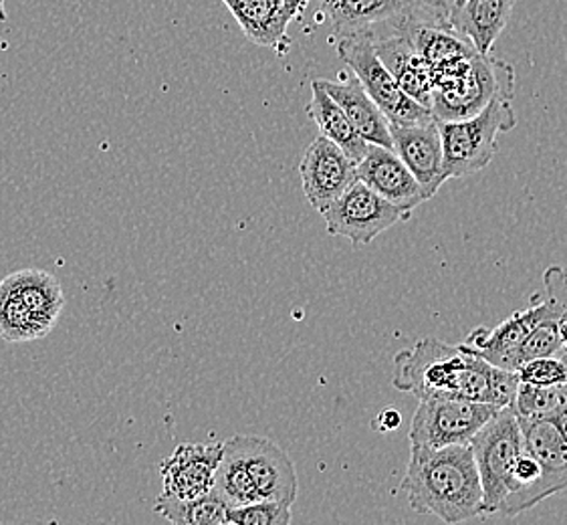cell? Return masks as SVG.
<instances>
[{"label": "cell", "instance_id": "cell-1", "mask_svg": "<svg viewBox=\"0 0 567 525\" xmlns=\"http://www.w3.org/2000/svg\"><path fill=\"white\" fill-rule=\"evenodd\" d=\"M392 384L416 399L475 400L493 406H507L515 399L519 380L515 372L501 370L465 348L424 338L414 348L398 352Z\"/></svg>", "mask_w": 567, "mask_h": 525}, {"label": "cell", "instance_id": "cell-2", "mask_svg": "<svg viewBox=\"0 0 567 525\" xmlns=\"http://www.w3.org/2000/svg\"><path fill=\"white\" fill-rule=\"evenodd\" d=\"M400 490L416 514L434 515L444 524L483 517V487L471 443L410 449Z\"/></svg>", "mask_w": 567, "mask_h": 525}, {"label": "cell", "instance_id": "cell-3", "mask_svg": "<svg viewBox=\"0 0 567 525\" xmlns=\"http://www.w3.org/2000/svg\"><path fill=\"white\" fill-rule=\"evenodd\" d=\"M443 140V166L446 181L465 178L485 171L495 152L497 137L517 126L511 100L497 97L483 112L458 122H439Z\"/></svg>", "mask_w": 567, "mask_h": 525}, {"label": "cell", "instance_id": "cell-4", "mask_svg": "<svg viewBox=\"0 0 567 525\" xmlns=\"http://www.w3.org/2000/svg\"><path fill=\"white\" fill-rule=\"evenodd\" d=\"M515 81V69L507 61L477 53L461 73L434 85L432 115L439 122L473 117L497 97L513 100Z\"/></svg>", "mask_w": 567, "mask_h": 525}, {"label": "cell", "instance_id": "cell-5", "mask_svg": "<svg viewBox=\"0 0 567 525\" xmlns=\"http://www.w3.org/2000/svg\"><path fill=\"white\" fill-rule=\"evenodd\" d=\"M483 487V515L499 514L501 503L509 493L511 473L522 455V424L513 406H501L471 439Z\"/></svg>", "mask_w": 567, "mask_h": 525}, {"label": "cell", "instance_id": "cell-6", "mask_svg": "<svg viewBox=\"0 0 567 525\" xmlns=\"http://www.w3.org/2000/svg\"><path fill=\"white\" fill-rule=\"evenodd\" d=\"M338 55L350 68L353 78L362 83L365 93L386 115L390 124H416L434 117L429 107L420 105L400 90L394 75L378 58L374 37L363 33L338 37Z\"/></svg>", "mask_w": 567, "mask_h": 525}, {"label": "cell", "instance_id": "cell-7", "mask_svg": "<svg viewBox=\"0 0 567 525\" xmlns=\"http://www.w3.org/2000/svg\"><path fill=\"white\" fill-rule=\"evenodd\" d=\"M329 235L355 245H370L384 230L406 223L414 210L394 205L362 181H353L333 203L319 210Z\"/></svg>", "mask_w": 567, "mask_h": 525}, {"label": "cell", "instance_id": "cell-8", "mask_svg": "<svg viewBox=\"0 0 567 525\" xmlns=\"http://www.w3.org/2000/svg\"><path fill=\"white\" fill-rule=\"evenodd\" d=\"M499 406L475 400L420 399L410 423V449L466 445Z\"/></svg>", "mask_w": 567, "mask_h": 525}, {"label": "cell", "instance_id": "cell-9", "mask_svg": "<svg viewBox=\"0 0 567 525\" xmlns=\"http://www.w3.org/2000/svg\"><path fill=\"white\" fill-rule=\"evenodd\" d=\"M228 441L239 451L259 500L296 503L299 492L296 465L281 446L257 434H237Z\"/></svg>", "mask_w": 567, "mask_h": 525}, {"label": "cell", "instance_id": "cell-10", "mask_svg": "<svg viewBox=\"0 0 567 525\" xmlns=\"http://www.w3.org/2000/svg\"><path fill=\"white\" fill-rule=\"evenodd\" d=\"M557 318L556 311L545 301L542 294L532 297V306L523 311H515L511 318L501 321L495 328H475L461 343L466 352L483 358L488 364L501 370H517V350L523 340L534 331L539 321Z\"/></svg>", "mask_w": 567, "mask_h": 525}, {"label": "cell", "instance_id": "cell-11", "mask_svg": "<svg viewBox=\"0 0 567 525\" xmlns=\"http://www.w3.org/2000/svg\"><path fill=\"white\" fill-rule=\"evenodd\" d=\"M392 148L400 161L409 166L412 176L422 188V195L431 200L446 183L443 166V140L436 120L416 124H390Z\"/></svg>", "mask_w": 567, "mask_h": 525}, {"label": "cell", "instance_id": "cell-12", "mask_svg": "<svg viewBox=\"0 0 567 525\" xmlns=\"http://www.w3.org/2000/svg\"><path fill=\"white\" fill-rule=\"evenodd\" d=\"M299 176L309 205L321 210L355 181V162L331 140L319 136L307 146Z\"/></svg>", "mask_w": 567, "mask_h": 525}, {"label": "cell", "instance_id": "cell-13", "mask_svg": "<svg viewBox=\"0 0 567 525\" xmlns=\"http://www.w3.org/2000/svg\"><path fill=\"white\" fill-rule=\"evenodd\" d=\"M223 443H182L159 465L162 495L194 500L213 492Z\"/></svg>", "mask_w": 567, "mask_h": 525}, {"label": "cell", "instance_id": "cell-14", "mask_svg": "<svg viewBox=\"0 0 567 525\" xmlns=\"http://www.w3.org/2000/svg\"><path fill=\"white\" fill-rule=\"evenodd\" d=\"M410 23H414V21H410ZM410 23L400 27L392 33L374 37L375 53H378V58L382 59L388 71L394 75L400 90L412 97L414 102L431 110L434 75L412 43Z\"/></svg>", "mask_w": 567, "mask_h": 525}, {"label": "cell", "instance_id": "cell-15", "mask_svg": "<svg viewBox=\"0 0 567 525\" xmlns=\"http://www.w3.org/2000/svg\"><path fill=\"white\" fill-rule=\"evenodd\" d=\"M355 178L390 203L414 210L426 203L422 188L409 166L400 161L394 148L370 144L362 161L355 164Z\"/></svg>", "mask_w": 567, "mask_h": 525}, {"label": "cell", "instance_id": "cell-16", "mask_svg": "<svg viewBox=\"0 0 567 525\" xmlns=\"http://www.w3.org/2000/svg\"><path fill=\"white\" fill-rule=\"evenodd\" d=\"M336 37L392 33L410 23L409 0H326Z\"/></svg>", "mask_w": 567, "mask_h": 525}, {"label": "cell", "instance_id": "cell-17", "mask_svg": "<svg viewBox=\"0 0 567 525\" xmlns=\"http://www.w3.org/2000/svg\"><path fill=\"white\" fill-rule=\"evenodd\" d=\"M523 443L542 465V497L567 500V436L557 419L519 421Z\"/></svg>", "mask_w": 567, "mask_h": 525}, {"label": "cell", "instance_id": "cell-18", "mask_svg": "<svg viewBox=\"0 0 567 525\" xmlns=\"http://www.w3.org/2000/svg\"><path fill=\"white\" fill-rule=\"evenodd\" d=\"M410 37L420 58L431 68L434 85L461 73L478 53L473 43L463 34L456 33L453 27H422L410 23Z\"/></svg>", "mask_w": 567, "mask_h": 525}, {"label": "cell", "instance_id": "cell-19", "mask_svg": "<svg viewBox=\"0 0 567 525\" xmlns=\"http://www.w3.org/2000/svg\"><path fill=\"white\" fill-rule=\"evenodd\" d=\"M0 286L31 313V318L45 330L47 336L58 326L59 316L65 308V296L53 275L29 267L7 275Z\"/></svg>", "mask_w": 567, "mask_h": 525}, {"label": "cell", "instance_id": "cell-20", "mask_svg": "<svg viewBox=\"0 0 567 525\" xmlns=\"http://www.w3.org/2000/svg\"><path fill=\"white\" fill-rule=\"evenodd\" d=\"M250 43L287 53V29L293 21L284 0H223Z\"/></svg>", "mask_w": 567, "mask_h": 525}, {"label": "cell", "instance_id": "cell-21", "mask_svg": "<svg viewBox=\"0 0 567 525\" xmlns=\"http://www.w3.org/2000/svg\"><path fill=\"white\" fill-rule=\"evenodd\" d=\"M323 90L338 102L341 110L358 130V134L375 146L392 148V134H390V122L382 110L375 105L374 100L365 93L362 83L352 80H319Z\"/></svg>", "mask_w": 567, "mask_h": 525}, {"label": "cell", "instance_id": "cell-22", "mask_svg": "<svg viewBox=\"0 0 567 525\" xmlns=\"http://www.w3.org/2000/svg\"><path fill=\"white\" fill-rule=\"evenodd\" d=\"M513 9L515 0H465L451 12V27L485 55L505 31Z\"/></svg>", "mask_w": 567, "mask_h": 525}, {"label": "cell", "instance_id": "cell-23", "mask_svg": "<svg viewBox=\"0 0 567 525\" xmlns=\"http://www.w3.org/2000/svg\"><path fill=\"white\" fill-rule=\"evenodd\" d=\"M307 115L316 122L321 136L328 137L336 146H340L355 164L362 161L370 144L358 134V130L352 126L346 112L323 90L319 80L311 83V102L307 105Z\"/></svg>", "mask_w": 567, "mask_h": 525}, {"label": "cell", "instance_id": "cell-24", "mask_svg": "<svg viewBox=\"0 0 567 525\" xmlns=\"http://www.w3.org/2000/svg\"><path fill=\"white\" fill-rule=\"evenodd\" d=\"M213 493L227 505L228 509L261 502L252 481H250L249 473L245 469V463L240 459L239 451L230 441L223 443V457L216 467Z\"/></svg>", "mask_w": 567, "mask_h": 525}, {"label": "cell", "instance_id": "cell-25", "mask_svg": "<svg viewBox=\"0 0 567 525\" xmlns=\"http://www.w3.org/2000/svg\"><path fill=\"white\" fill-rule=\"evenodd\" d=\"M154 512L174 525L228 524V507L213 492L194 500H174L159 495L154 503Z\"/></svg>", "mask_w": 567, "mask_h": 525}, {"label": "cell", "instance_id": "cell-26", "mask_svg": "<svg viewBox=\"0 0 567 525\" xmlns=\"http://www.w3.org/2000/svg\"><path fill=\"white\" fill-rule=\"evenodd\" d=\"M522 384L532 387H561L567 384V350L556 354L527 360L515 370Z\"/></svg>", "mask_w": 567, "mask_h": 525}, {"label": "cell", "instance_id": "cell-27", "mask_svg": "<svg viewBox=\"0 0 567 525\" xmlns=\"http://www.w3.org/2000/svg\"><path fill=\"white\" fill-rule=\"evenodd\" d=\"M293 519L291 505L281 502H255L228 509V524L289 525Z\"/></svg>", "mask_w": 567, "mask_h": 525}, {"label": "cell", "instance_id": "cell-28", "mask_svg": "<svg viewBox=\"0 0 567 525\" xmlns=\"http://www.w3.org/2000/svg\"><path fill=\"white\" fill-rule=\"evenodd\" d=\"M564 350L559 342V333H557L556 318H547L539 321L535 326L534 331L523 340L519 350H517V366L542 358V356H551Z\"/></svg>", "mask_w": 567, "mask_h": 525}, {"label": "cell", "instance_id": "cell-29", "mask_svg": "<svg viewBox=\"0 0 567 525\" xmlns=\"http://www.w3.org/2000/svg\"><path fill=\"white\" fill-rule=\"evenodd\" d=\"M453 0H409L410 17L422 27H451Z\"/></svg>", "mask_w": 567, "mask_h": 525}, {"label": "cell", "instance_id": "cell-30", "mask_svg": "<svg viewBox=\"0 0 567 525\" xmlns=\"http://www.w3.org/2000/svg\"><path fill=\"white\" fill-rule=\"evenodd\" d=\"M545 301L551 306L557 316L567 309V267H547L544 271Z\"/></svg>", "mask_w": 567, "mask_h": 525}, {"label": "cell", "instance_id": "cell-31", "mask_svg": "<svg viewBox=\"0 0 567 525\" xmlns=\"http://www.w3.org/2000/svg\"><path fill=\"white\" fill-rule=\"evenodd\" d=\"M374 424L378 426V431H396L402 424V416L396 409H386L378 414Z\"/></svg>", "mask_w": 567, "mask_h": 525}, {"label": "cell", "instance_id": "cell-32", "mask_svg": "<svg viewBox=\"0 0 567 525\" xmlns=\"http://www.w3.org/2000/svg\"><path fill=\"white\" fill-rule=\"evenodd\" d=\"M557 333H559V342L561 348L567 350V309H564L556 318Z\"/></svg>", "mask_w": 567, "mask_h": 525}, {"label": "cell", "instance_id": "cell-33", "mask_svg": "<svg viewBox=\"0 0 567 525\" xmlns=\"http://www.w3.org/2000/svg\"><path fill=\"white\" fill-rule=\"evenodd\" d=\"M284 2L285 9L291 12V17H293V19L303 12V9H306L307 4V0H284Z\"/></svg>", "mask_w": 567, "mask_h": 525}, {"label": "cell", "instance_id": "cell-34", "mask_svg": "<svg viewBox=\"0 0 567 525\" xmlns=\"http://www.w3.org/2000/svg\"><path fill=\"white\" fill-rule=\"evenodd\" d=\"M4 4H7V0H0V23H7V21H9V14H7Z\"/></svg>", "mask_w": 567, "mask_h": 525}, {"label": "cell", "instance_id": "cell-35", "mask_svg": "<svg viewBox=\"0 0 567 525\" xmlns=\"http://www.w3.org/2000/svg\"><path fill=\"white\" fill-rule=\"evenodd\" d=\"M557 421H559V424H561V429H564V433H566L567 436V409L566 412H564V414L557 419Z\"/></svg>", "mask_w": 567, "mask_h": 525}, {"label": "cell", "instance_id": "cell-36", "mask_svg": "<svg viewBox=\"0 0 567 525\" xmlns=\"http://www.w3.org/2000/svg\"><path fill=\"white\" fill-rule=\"evenodd\" d=\"M463 2H465V0H453L454 7H458V4H463ZM454 7H453V9H454Z\"/></svg>", "mask_w": 567, "mask_h": 525}, {"label": "cell", "instance_id": "cell-37", "mask_svg": "<svg viewBox=\"0 0 567 525\" xmlns=\"http://www.w3.org/2000/svg\"><path fill=\"white\" fill-rule=\"evenodd\" d=\"M323 2H326V0H323Z\"/></svg>", "mask_w": 567, "mask_h": 525}]
</instances>
